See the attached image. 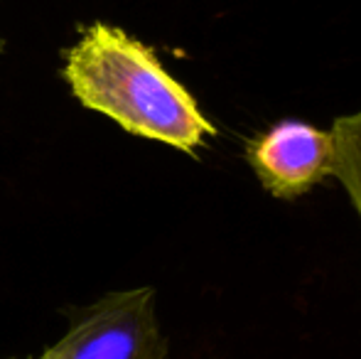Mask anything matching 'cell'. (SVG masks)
<instances>
[{"instance_id":"6da1fadb","label":"cell","mask_w":361,"mask_h":359,"mask_svg":"<svg viewBox=\"0 0 361 359\" xmlns=\"http://www.w3.org/2000/svg\"><path fill=\"white\" fill-rule=\"evenodd\" d=\"M64 79L81 106L114 118L123 130L197 153L216 128L195 96L147 44L121 28L94 23L67 52Z\"/></svg>"},{"instance_id":"7a4b0ae2","label":"cell","mask_w":361,"mask_h":359,"mask_svg":"<svg viewBox=\"0 0 361 359\" xmlns=\"http://www.w3.org/2000/svg\"><path fill=\"white\" fill-rule=\"evenodd\" d=\"M152 288L109 293L37 359H165Z\"/></svg>"},{"instance_id":"3957f363","label":"cell","mask_w":361,"mask_h":359,"mask_svg":"<svg viewBox=\"0 0 361 359\" xmlns=\"http://www.w3.org/2000/svg\"><path fill=\"white\" fill-rule=\"evenodd\" d=\"M246 160L268 195L298 200L329 178L332 138L307 121L283 118L248 140Z\"/></svg>"},{"instance_id":"277c9868","label":"cell","mask_w":361,"mask_h":359,"mask_svg":"<svg viewBox=\"0 0 361 359\" xmlns=\"http://www.w3.org/2000/svg\"><path fill=\"white\" fill-rule=\"evenodd\" d=\"M332 138V165L329 178L342 185L361 221V109L337 116L329 128Z\"/></svg>"}]
</instances>
